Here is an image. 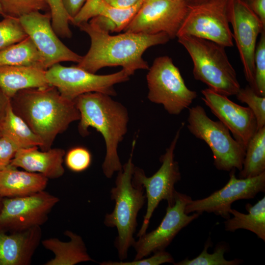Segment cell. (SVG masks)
Returning <instances> with one entry per match:
<instances>
[{"instance_id": "21", "label": "cell", "mask_w": 265, "mask_h": 265, "mask_svg": "<svg viewBox=\"0 0 265 265\" xmlns=\"http://www.w3.org/2000/svg\"><path fill=\"white\" fill-rule=\"evenodd\" d=\"M10 164L0 172V195L12 198L30 195L44 190L48 179L43 175L22 171Z\"/></svg>"}, {"instance_id": "2", "label": "cell", "mask_w": 265, "mask_h": 265, "mask_svg": "<svg viewBox=\"0 0 265 265\" xmlns=\"http://www.w3.org/2000/svg\"><path fill=\"white\" fill-rule=\"evenodd\" d=\"M11 99L14 111L41 140L42 151L51 149L56 136L80 119L75 101L64 98L52 85L24 89Z\"/></svg>"}, {"instance_id": "34", "label": "cell", "mask_w": 265, "mask_h": 265, "mask_svg": "<svg viewBox=\"0 0 265 265\" xmlns=\"http://www.w3.org/2000/svg\"><path fill=\"white\" fill-rule=\"evenodd\" d=\"M92 157L85 148L77 147L70 150L65 157L67 167L75 172H80L87 169L91 164Z\"/></svg>"}, {"instance_id": "42", "label": "cell", "mask_w": 265, "mask_h": 265, "mask_svg": "<svg viewBox=\"0 0 265 265\" xmlns=\"http://www.w3.org/2000/svg\"><path fill=\"white\" fill-rule=\"evenodd\" d=\"M0 16H2V17H4V13H3V11L2 10V7L1 6V5L0 4Z\"/></svg>"}, {"instance_id": "1", "label": "cell", "mask_w": 265, "mask_h": 265, "mask_svg": "<svg viewBox=\"0 0 265 265\" xmlns=\"http://www.w3.org/2000/svg\"><path fill=\"white\" fill-rule=\"evenodd\" d=\"M78 26L89 36L91 45L77 66L94 74L105 67L122 66L130 76L138 70H148L149 65L142 57L144 52L170 39L164 32L146 34L124 32L111 35L88 22Z\"/></svg>"}, {"instance_id": "31", "label": "cell", "mask_w": 265, "mask_h": 265, "mask_svg": "<svg viewBox=\"0 0 265 265\" xmlns=\"http://www.w3.org/2000/svg\"><path fill=\"white\" fill-rule=\"evenodd\" d=\"M241 103H245L257 121V130L265 126V97L258 95L250 85L240 88L236 95Z\"/></svg>"}, {"instance_id": "20", "label": "cell", "mask_w": 265, "mask_h": 265, "mask_svg": "<svg viewBox=\"0 0 265 265\" xmlns=\"http://www.w3.org/2000/svg\"><path fill=\"white\" fill-rule=\"evenodd\" d=\"M46 71L34 65L0 66V89L11 99L21 90L48 86Z\"/></svg>"}, {"instance_id": "22", "label": "cell", "mask_w": 265, "mask_h": 265, "mask_svg": "<svg viewBox=\"0 0 265 265\" xmlns=\"http://www.w3.org/2000/svg\"><path fill=\"white\" fill-rule=\"evenodd\" d=\"M64 234L70 240L64 242L57 238H49L42 241V244L47 249L54 255V257L48 261L45 265H74L77 264L92 261L82 238L67 230Z\"/></svg>"}, {"instance_id": "17", "label": "cell", "mask_w": 265, "mask_h": 265, "mask_svg": "<svg viewBox=\"0 0 265 265\" xmlns=\"http://www.w3.org/2000/svg\"><path fill=\"white\" fill-rule=\"evenodd\" d=\"M201 92L203 96L202 99L205 105L228 129L233 137L246 148L258 131L257 121L251 109L208 88Z\"/></svg>"}, {"instance_id": "35", "label": "cell", "mask_w": 265, "mask_h": 265, "mask_svg": "<svg viewBox=\"0 0 265 265\" xmlns=\"http://www.w3.org/2000/svg\"><path fill=\"white\" fill-rule=\"evenodd\" d=\"M154 255L146 259L134 260L132 262H104L101 265H159L164 263L174 264V260L172 255L165 250L154 253Z\"/></svg>"}, {"instance_id": "30", "label": "cell", "mask_w": 265, "mask_h": 265, "mask_svg": "<svg viewBox=\"0 0 265 265\" xmlns=\"http://www.w3.org/2000/svg\"><path fill=\"white\" fill-rule=\"evenodd\" d=\"M3 18L0 21V51L28 37L19 18Z\"/></svg>"}, {"instance_id": "13", "label": "cell", "mask_w": 265, "mask_h": 265, "mask_svg": "<svg viewBox=\"0 0 265 265\" xmlns=\"http://www.w3.org/2000/svg\"><path fill=\"white\" fill-rule=\"evenodd\" d=\"M227 12L245 79L253 89L256 41L265 26L243 0H228Z\"/></svg>"}, {"instance_id": "10", "label": "cell", "mask_w": 265, "mask_h": 265, "mask_svg": "<svg viewBox=\"0 0 265 265\" xmlns=\"http://www.w3.org/2000/svg\"><path fill=\"white\" fill-rule=\"evenodd\" d=\"M130 76L124 69L113 74L99 75L77 66L66 67L57 63L46 71L48 84L55 87L65 98L74 101L80 95L100 92L115 96L114 85L128 81Z\"/></svg>"}, {"instance_id": "14", "label": "cell", "mask_w": 265, "mask_h": 265, "mask_svg": "<svg viewBox=\"0 0 265 265\" xmlns=\"http://www.w3.org/2000/svg\"><path fill=\"white\" fill-rule=\"evenodd\" d=\"M235 171H230L229 180L221 189L204 198L191 199L186 207V213H213L227 219L230 217L229 211L233 203L254 198L258 193L265 192V172L254 177L238 179Z\"/></svg>"}, {"instance_id": "6", "label": "cell", "mask_w": 265, "mask_h": 265, "mask_svg": "<svg viewBox=\"0 0 265 265\" xmlns=\"http://www.w3.org/2000/svg\"><path fill=\"white\" fill-rule=\"evenodd\" d=\"M187 123L190 133L211 150L216 169L229 172L241 170L246 148L232 136L221 121L212 120L202 106H196L189 109Z\"/></svg>"}, {"instance_id": "12", "label": "cell", "mask_w": 265, "mask_h": 265, "mask_svg": "<svg viewBox=\"0 0 265 265\" xmlns=\"http://www.w3.org/2000/svg\"><path fill=\"white\" fill-rule=\"evenodd\" d=\"M59 201L44 190L26 196L3 198L0 229L16 232L41 226Z\"/></svg>"}, {"instance_id": "24", "label": "cell", "mask_w": 265, "mask_h": 265, "mask_svg": "<svg viewBox=\"0 0 265 265\" xmlns=\"http://www.w3.org/2000/svg\"><path fill=\"white\" fill-rule=\"evenodd\" d=\"M1 135L11 141L19 149L32 147L40 148L43 143L26 122L14 111L10 100L0 121Z\"/></svg>"}, {"instance_id": "11", "label": "cell", "mask_w": 265, "mask_h": 265, "mask_svg": "<svg viewBox=\"0 0 265 265\" xmlns=\"http://www.w3.org/2000/svg\"><path fill=\"white\" fill-rule=\"evenodd\" d=\"M187 10L185 1L143 0L123 31L146 34L164 32L173 39L176 37Z\"/></svg>"}, {"instance_id": "16", "label": "cell", "mask_w": 265, "mask_h": 265, "mask_svg": "<svg viewBox=\"0 0 265 265\" xmlns=\"http://www.w3.org/2000/svg\"><path fill=\"white\" fill-rule=\"evenodd\" d=\"M50 12H34L19 18L28 36L39 52L46 70L61 62H80V56L59 39L51 23Z\"/></svg>"}, {"instance_id": "39", "label": "cell", "mask_w": 265, "mask_h": 265, "mask_svg": "<svg viewBox=\"0 0 265 265\" xmlns=\"http://www.w3.org/2000/svg\"><path fill=\"white\" fill-rule=\"evenodd\" d=\"M112 6L119 9H127L134 6L140 0H106Z\"/></svg>"}, {"instance_id": "4", "label": "cell", "mask_w": 265, "mask_h": 265, "mask_svg": "<svg viewBox=\"0 0 265 265\" xmlns=\"http://www.w3.org/2000/svg\"><path fill=\"white\" fill-rule=\"evenodd\" d=\"M135 140L132 143V152L128 161L118 171L115 186L111 190V198L115 201L113 211L106 214L104 224L115 227L118 232L114 245L120 260L126 259L129 248L135 242L133 235L137 225V216L146 199L141 186L133 185L132 176L135 167L132 155Z\"/></svg>"}, {"instance_id": "46", "label": "cell", "mask_w": 265, "mask_h": 265, "mask_svg": "<svg viewBox=\"0 0 265 265\" xmlns=\"http://www.w3.org/2000/svg\"><path fill=\"white\" fill-rule=\"evenodd\" d=\"M180 0V1H186V0Z\"/></svg>"}, {"instance_id": "8", "label": "cell", "mask_w": 265, "mask_h": 265, "mask_svg": "<svg viewBox=\"0 0 265 265\" xmlns=\"http://www.w3.org/2000/svg\"><path fill=\"white\" fill-rule=\"evenodd\" d=\"M183 126L177 132L165 153L160 157L161 166L154 174L148 177L143 169L135 166L134 168L132 183L143 187L147 201L143 221L137 235L138 238L146 233L150 220L160 202L166 200L169 206L175 203L177 191L174 186L181 177L178 163L174 160V150Z\"/></svg>"}, {"instance_id": "25", "label": "cell", "mask_w": 265, "mask_h": 265, "mask_svg": "<svg viewBox=\"0 0 265 265\" xmlns=\"http://www.w3.org/2000/svg\"><path fill=\"white\" fill-rule=\"evenodd\" d=\"M247 214L232 209L229 212L232 218L224 221L225 230L234 232L238 229L249 230L265 241V197L259 200L254 205L249 203L245 206Z\"/></svg>"}, {"instance_id": "37", "label": "cell", "mask_w": 265, "mask_h": 265, "mask_svg": "<svg viewBox=\"0 0 265 265\" xmlns=\"http://www.w3.org/2000/svg\"><path fill=\"white\" fill-rule=\"evenodd\" d=\"M62 1L64 7L71 18L72 21L73 18L79 12L86 0H62Z\"/></svg>"}, {"instance_id": "44", "label": "cell", "mask_w": 265, "mask_h": 265, "mask_svg": "<svg viewBox=\"0 0 265 265\" xmlns=\"http://www.w3.org/2000/svg\"><path fill=\"white\" fill-rule=\"evenodd\" d=\"M248 4L250 3L251 2H252L253 0H243Z\"/></svg>"}, {"instance_id": "28", "label": "cell", "mask_w": 265, "mask_h": 265, "mask_svg": "<svg viewBox=\"0 0 265 265\" xmlns=\"http://www.w3.org/2000/svg\"><path fill=\"white\" fill-rule=\"evenodd\" d=\"M210 244V239H208L202 252L196 258L192 259L186 258L173 264L175 265H238L243 262L241 259H235L232 260H227L224 258V254L228 251V246L226 243H218L215 247L213 253H209L208 249Z\"/></svg>"}, {"instance_id": "23", "label": "cell", "mask_w": 265, "mask_h": 265, "mask_svg": "<svg viewBox=\"0 0 265 265\" xmlns=\"http://www.w3.org/2000/svg\"><path fill=\"white\" fill-rule=\"evenodd\" d=\"M143 0H140L134 6L127 9L115 8L106 0H86L73 18L71 23L79 26L88 22L93 18L101 16L110 19L123 30L140 8Z\"/></svg>"}, {"instance_id": "27", "label": "cell", "mask_w": 265, "mask_h": 265, "mask_svg": "<svg viewBox=\"0 0 265 265\" xmlns=\"http://www.w3.org/2000/svg\"><path fill=\"white\" fill-rule=\"evenodd\" d=\"M21 65H34L45 69L39 52L28 36L0 51V67Z\"/></svg>"}, {"instance_id": "5", "label": "cell", "mask_w": 265, "mask_h": 265, "mask_svg": "<svg viewBox=\"0 0 265 265\" xmlns=\"http://www.w3.org/2000/svg\"><path fill=\"white\" fill-rule=\"evenodd\" d=\"M178 41L187 51L193 64L195 80L206 84L215 92L236 95L240 84L236 72L226 54L224 47L212 41L191 36H182Z\"/></svg>"}, {"instance_id": "32", "label": "cell", "mask_w": 265, "mask_h": 265, "mask_svg": "<svg viewBox=\"0 0 265 265\" xmlns=\"http://www.w3.org/2000/svg\"><path fill=\"white\" fill-rule=\"evenodd\" d=\"M51 14L52 27L57 35L62 38H69L72 35L69 27L71 19L68 14L62 0H47Z\"/></svg>"}, {"instance_id": "15", "label": "cell", "mask_w": 265, "mask_h": 265, "mask_svg": "<svg viewBox=\"0 0 265 265\" xmlns=\"http://www.w3.org/2000/svg\"><path fill=\"white\" fill-rule=\"evenodd\" d=\"M191 198L176 191L175 203L168 205L166 213L160 224L154 230L139 237L133 244L136 251L134 260L143 258L152 253L164 250L178 233L200 215L185 212L186 205Z\"/></svg>"}, {"instance_id": "7", "label": "cell", "mask_w": 265, "mask_h": 265, "mask_svg": "<svg viewBox=\"0 0 265 265\" xmlns=\"http://www.w3.org/2000/svg\"><path fill=\"white\" fill-rule=\"evenodd\" d=\"M146 76L148 99L162 105L167 112L178 115L197 97L186 85L179 69L168 56L157 57Z\"/></svg>"}, {"instance_id": "36", "label": "cell", "mask_w": 265, "mask_h": 265, "mask_svg": "<svg viewBox=\"0 0 265 265\" xmlns=\"http://www.w3.org/2000/svg\"><path fill=\"white\" fill-rule=\"evenodd\" d=\"M18 150L6 137H0V172L10 163Z\"/></svg>"}, {"instance_id": "3", "label": "cell", "mask_w": 265, "mask_h": 265, "mask_svg": "<svg viewBox=\"0 0 265 265\" xmlns=\"http://www.w3.org/2000/svg\"><path fill=\"white\" fill-rule=\"evenodd\" d=\"M74 101L80 114V133L85 136L89 134L88 129L92 127L104 138L106 154L102 169L105 176L111 178L123 167L117 150L127 131L128 111L110 96L100 92L86 93Z\"/></svg>"}, {"instance_id": "40", "label": "cell", "mask_w": 265, "mask_h": 265, "mask_svg": "<svg viewBox=\"0 0 265 265\" xmlns=\"http://www.w3.org/2000/svg\"><path fill=\"white\" fill-rule=\"evenodd\" d=\"M10 100L4 95L1 91L0 92V121L4 115L7 104Z\"/></svg>"}, {"instance_id": "29", "label": "cell", "mask_w": 265, "mask_h": 265, "mask_svg": "<svg viewBox=\"0 0 265 265\" xmlns=\"http://www.w3.org/2000/svg\"><path fill=\"white\" fill-rule=\"evenodd\" d=\"M0 4L4 17L19 19L32 12L49 10L47 0H0Z\"/></svg>"}, {"instance_id": "38", "label": "cell", "mask_w": 265, "mask_h": 265, "mask_svg": "<svg viewBox=\"0 0 265 265\" xmlns=\"http://www.w3.org/2000/svg\"><path fill=\"white\" fill-rule=\"evenodd\" d=\"M248 4L263 24L265 26V0H253Z\"/></svg>"}, {"instance_id": "19", "label": "cell", "mask_w": 265, "mask_h": 265, "mask_svg": "<svg viewBox=\"0 0 265 265\" xmlns=\"http://www.w3.org/2000/svg\"><path fill=\"white\" fill-rule=\"evenodd\" d=\"M65 151L61 148H51L39 151L38 147L19 149L10 164L17 168L40 173L49 179L61 177L65 170L63 166Z\"/></svg>"}, {"instance_id": "41", "label": "cell", "mask_w": 265, "mask_h": 265, "mask_svg": "<svg viewBox=\"0 0 265 265\" xmlns=\"http://www.w3.org/2000/svg\"><path fill=\"white\" fill-rule=\"evenodd\" d=\"M210 0H186V2L188 5H195Z\"/></svg>"}, {"instance_id": "9", "label": "cell", "mask_w": 265, "mask_h": 265, "mask_svg": "<svg viewBox=\"0 0 265 265\" xmlns=\"http://www.w3.org/2000/svg\"><path fill=\"white\" fill-rule=\"evenodd\" d=\"M228 0H210L188 5L176 37L191 36L208 40L224 47L233 46L227 12Z\"/></svg>"}, {"instance_id": "45", "label": "cell", "mask_w": 265, "mask_h": 265, "mask_svg": "<svg viewBox=\"0 0 265 265\" xmlns=\"http://www.w3.org/2000/svg\"><path fill=\"white\" fill-rule=\"evenodd\" d=\"M1 136V132L0 130V137Z\"/></svg>"}, {"instance_id": "43", "label": "cell", "mask_w": 265, "mask_h": 265, "mask_svg": "<svg viewBox=\"0 0 265 265\" xmlns=\"http://www.w3.org/2000/svg\"><path fill=\"white\" fill-rule=\"evenodd\" d=\"M2 199H3V197H2L0 195V211L1 210V207H2Z\"/></svg>"}, {"instance_id": "18", "label": "cell", "mask_w": 265, "mask_h": 265, "mask_svg": "<svg viewBox=\"0 0 265 265\" xmlns=\"http://www.w3.org/2000/svg\"><path fill=\"white\" fill-rule=\"evenodd\" d=\"M41 226L7 232L0 229V265H29L41 240Z\"/></svg>"}, {"instance_id": "33", "label": "cell", "mask_w": 265, "mask_h": 265, "mask_svg": "<svg viewBox=\"0 0 265 265\" xmlns=\"http://www.w3.org/2000/svg\"><path fill=\"white\" fill-rule=\"evenodd\" d=\"M254 65L253 89L258 95L265 97V30L261 33L259 41L256 45Z\"/></svg>"}, {"instance_id": "26", "label": "cell", "mask_w": 265, "mask_h": 265, "mask_svg": "<svg viewBox=\"0 0 265 265\" xmlns=\"http://www.w3.org/2000/svg\"><path fill=\"white\" fill-rule=\"evenodd\" d=\"M265 172V126L258 130L246 148L239 178L257 176Z\"/></svg>"}]
</instances>
